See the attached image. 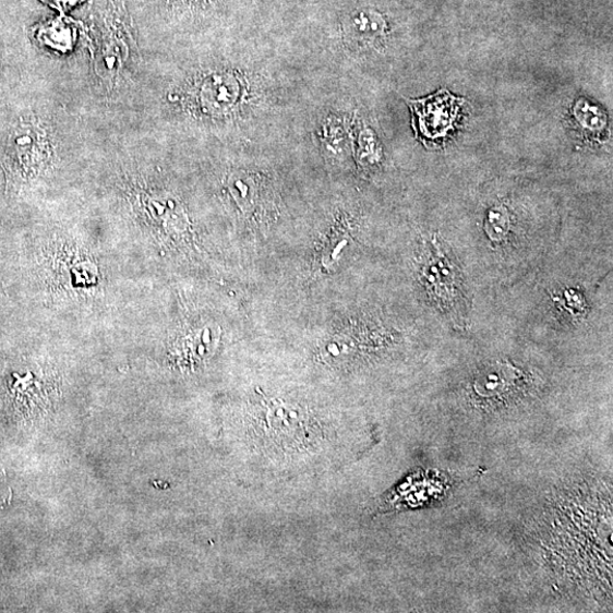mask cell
<instances>
[{"label": "cell", "mask_w": 613, "mask_h": 613, "mask_svg": "<svg viewBox=\"0 0 613 613\" xmlns=\"http://www.w3.org/2000/svg\"><path fill=\"white\" fill-rule=\"evenodd\" d=\"M462 99L448 91L418 100H410L417 136L428 143L444 141L456 128Z\"/></svg>", "instance_id": "cell-1"}, {"label": "cell", "mask_w": 613, "mask_h": 613, "mask_svg": "<svg viewBox=\"0 0 613 613\" xmlns=\"http://www.w3.org/2000/svg\"><path fill=\"white\" fill-rule=\"evenodd\" d=\"M434 247L436 249V254L434 255V265H431L430 269L425 268L426 281L429 286L433 287V292L437 296L442 302L450 305V309L455 310L454 305H458L459 311L462 310V298L459 291V285L457 284V274L454 272L453 266L447 257L444 259L441 254V250L437 245V241H434ZM465 304V303H464Z\"/></svg>", "instance_id": "cell-2"}, {"label": "cell", "mask_w": 613, "mask_h": 613, "mask_svg": "<svg viewBox=\"0 0 613 613\" xmlns=\"http://www.w3.org/2000/svg\"><path fill=\"white\" fill-rule=\"evenodd\" d=\"M347 34L357 43H373L384 34V21L380 15L369 12L359 13L347 26Z\"/></svg>", "instance_id": "cell-3"}, {"label": "cell", "mask_w": 613, "mask_h": 613, "mask_svg": "<svg viewBox=\"0 0 613 613\" xmlns=\"http://www.w3.org/2000/svg\"><path fill=\"white\" fill-rule=\"evenodd\" d=\"M573 113L585 131L601 134L606 128L608 119L603 111L585 99H579L575 104Z\"/></svg>", "instance_id": "cell-4"}, {"label": "cell", "mask_w": 613, "mask_h": 613, "mask_svg": "<svg viewBox=\"0 0 613 613\" xmlns=\"http://www.w3.org/2000/svg\"><path fill=\"white\" fill-rule=\"evenodd\" d=\"M229 185L241 209L243 212L252 209L257 200V181L252 176L240 172L232 175Z\"/></svg>", "instance_id": "cell-5"}, {"label": "cell", "mask_w": 613, "mask_h": 613, "mask_svg": "<svg viewBox=\"0 0 613 613\" xmlns=\"http://www.w3.org/2000/svg\"><path fill=\"white\" fill-rule=\"evenodd\" d=\"M169 2L192 3L194 0H169Z\"/></svg>", "instance_id": "cell-6"}]
</instances>
